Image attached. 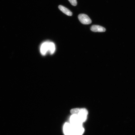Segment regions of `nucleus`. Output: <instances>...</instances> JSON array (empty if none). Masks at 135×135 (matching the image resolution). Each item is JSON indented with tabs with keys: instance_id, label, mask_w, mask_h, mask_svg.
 Masks as SVG:
<instances>
[{
	"instance_id": "obj_7",
	"label": "nucleus",
	"mask_w": 135,
	"mask_h": 135,
	"mask_svg": "<svg viewBox=\"0 0 135 135\" xmlns=\"http://www.w3.org/2000/svg\"><path fill=\"white\" fill-rule=\"evenodd\" d=\"M91 30L92 31L98 32H103L106 31L105 28L102 26L98 25H93L91 27Z\"/></svg>"
},
{
	"instance_id": "obj_9",
	"label": "nucleus",
	"mask_w": 135,
	"mask_h": 135,
	"mask_svg": "<svg viewBox=\"0 0 135 135\" xmlns=\"http://www.w3.org/2000/svg\"><path fill=\"white\" fill-rule=\"evenodd\" d=\"M55 44L53 42H50L49 48V52L50 55H52L55 53Z\"/></svg>"
},
{
	"instance_id": "obj_4",
	"label": "nucleus",
	"mask_w": 135,
	"mask_h": 135,
	"mask_svg": "<svg viewBox=\"0 0 135 135\" xmlns=\"http://www.w3.org/2000/svg\"><path fill=\"white\" fill-rule=\"evenodd\" d=\"M50 41H46L42 43L40 47V52L41 55H45L49 52Z\"/></svg>"
},
{
	"instance_id": "obj_2",
	"label": "nucleus",
	"mask_w": 135,
	"mask_h": 135,
	"mask_svg": "<svg viewBox=\"0 0 135 135\" xmlns=\"http://www.w3.org/2000/svg\"><path fill=\"white\" fill-rule=\"evenodd\" d=\"M70 123L74 128L83 126V122L77 114H72L70 118Z\"/></svg>"
},
{
	"instance_id": "obj_10",
	"label": "nucleus",
	"mask_w": 135,
	"mask_h": 135,
	"mask_svg": "<svg viewBox=\"0 0 135 135\" xmlns=\"http://www.w3.org/2000/svg\"><path fill=\"white\" fill-rule=\"evenodd\" d=\"M68 1L72 6H76L77 4L76 0H68Z\"/></svg>"
},
{
	"instance_id": "obj_3",
	"label": "nucleus",
	"mask_w": 135,
	"mask_h": 135,
	"mask_svg": "<svg viewBox=\"0 0 135 135\" xmlns=\"http://www.w3.org/2000/svg\"><path fill=\"white\" fill-rule=\"evenodd\" d=\"M78 19L82 24L89 25L92 23V21L90 18L85 14H80L78 16Z\"/></svg>"
},
{
	"instance_id": "obj_8",
	"label": "nucleus",
	"mask_w": 135,
	"mask_h": 135,
	"mask_svg": "<svg viewBox=\"0 0 135 135\" xmlns=\"http://www.w3.org/2000/svg\"><path fill=\"white\" fill-rule=\"evenodd\" d=\"M59 9L65 14L69 16H72L73 13L70 10L61 5H60L58 6Z\"/></svg>"
},
{
	"instance_id": "obj_6",
	"label": "nucleus",
	"mask_w": 135,
	"mask_h": 135,
	"mask_svg": "<svg viewBox=\"0 0 135 135\" xmlns=\"http://www.w3.org/2000/svg\"><path fill=\"white\" fill-rule=\"evenodd\" d=\"M84 129L83 127L74 128L69 135H82L84 132Z\"/></svg>"
},
{
	"instance_id": "obj_1",
	"label": "nucleus",
	"mask_w": 135,
	"mask_h": 135,
	"mask_svg": "<svg viewBox=\"0 0 135 135\" xmlns=\"http://www.w3.org/2000/svg\"><path fill=\"white\" fill-rule=\"evenodd\" d=\"M71 113L77 114L83 123L86 120L88 115V111L85 108H74L70 110Z\"/></svg>"
},
{
	"instance_id": "obj_5",
	"label": "nucleus",
	"mask_w": 135,
	"mask_h": 135,
	"mask_svg": "<svg viewBox=\"0 0 135 135\" xmlns=\"http://www.w3.org/2000/svg\"><path fill=\"white\" fill-rule=\"evenodd\" d=\"M74 128L70 123H66L63 126V132L65 135H69Z\"/></svg>"
}]
</instances>
